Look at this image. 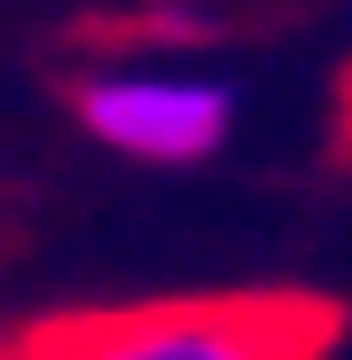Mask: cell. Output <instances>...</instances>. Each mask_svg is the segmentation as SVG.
<instances>
[{"label":"cell","mask_w":352,"mask_h":360,"mask_svg":"<svg viewBox=\"0 0 352 360\" xmlns=\"http://www.w3.org/2000/svg\"><path fill=\"white\" fill-rule=\"evenodd\" d=\"M344 337V314L329 297L298 290H251V297H172L149 314H110L86 337H47L71 352L110 360H306Z\"/></svg>","instance_id":"obj_1"},{"label":"cell","mask_w":352,"mask_h":360,"mask_svg":"<svg viewBox=\"0 0 352 360\" xmlns=\"http://www.w3.org/2000/svg\"><path fill=\"white\" fill-rule=\"evenodd\" d=\"M227 110H235L227 86H204V79H86L79 86L86 134L149 165L211 157L227 141Z\"/></svg>","instance_id":"obj_2"}]
</instances>
